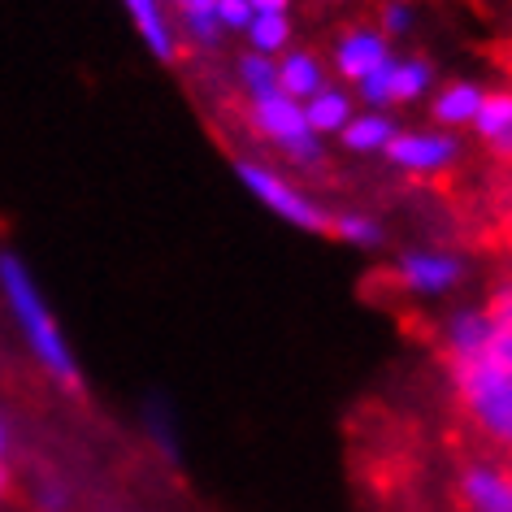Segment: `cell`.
I'll return each mask as SVG.
<instances>
[{
	"mask_svg": "<svg viewBox=\"0 0 512 512\" xmlns=\"http://www.w3.org/2000/svg\"><path fill=\"white\" fill-rule=\"evenodd\" d=\"M491 335V317L486 309H452L443 322V348H447V361L456 356H469L473 348H482V339Z\"/></svg>",
	"mask_w": 512,
	"mask_h": 512,
	"instance_id": "cell-16",
	"label": "cell"
},
{
	"mask_svg": "<svg viewBox=\"0 0 512 512\" xmlns=\"http://www.w3.org/2000/svg\"><path fill=\"white\" fill-rule=\"evenodd\" d=\"M330 235H339L343 243H356V248H378L382 243V226L365 213H335V226Z\"/></svg>",
	"mask_w": 512,
	"mask_h": 512,
	"instance_id": "cell-20",
	"label": "cell"
},
{
	"mask_svg": "<svg viewBox=\"0 0 512 512\" xmlns=\"http://www.w3.org/2000/svg\"><path fill=\"white\" fill-rule=\"evenodd\" d=\"M252 14H291V0H248Z\"/></svg>",
	"mask_w": 512,
	"mask_h": 512,
	"instance_id": "cell-24",
	"label": "cell"
},
{
	"mask_svg": "<svg viewBox=\"0 0 512 512\" xmlns=\"http://www.w3.org/2000/svg\"><path fill=\"white\" fill-rule=\"evenodd\" d=\"M430 92H434L430 61L426 57H395V53L356 83V96H361L369 109H382V113L391 105H417V100L430 96Z\"/></svg>",
	"mask_w": 512,
	"mask_h": 512,
	"instance_id": "cell-5",
	"label": "cell"
},
{
	"mask_svg": "<svg viewBox=\"0 0 512 512\" xmlns=\"http://www.w3.org/2000/svg\"><path fill=\"white\" fill-rule=\"evenodd\" d=\"M235 83L248 100H261V96H274L278 92V61L274 57H261V53H243L235 61Z\"/></svg>",
	"mask_w": 512,
	"mask_h": 512,
	"instance_id": "cell-19",
	"label": "cell"
},
{
	"mask_svg": "<svg viewBox=\"0 0 512 512\" xmlns=\"http://www.w3.org/2000/svg\"><path fill=\"white\" fill-rule=\"evenodd\" d=\"M178 27L187 31V40H196L204 48H213L222 40V27H217V0H174Z\"/></svg>",
	"mask_w": 512,
	"mask_h": 512,
	"instance_id": "cell-18",
	"label": "cell"
},
{
	"mask_svg": "<svg viewBox=\"0 0 512 512\" xmlns=\"http://www.w3.org/2000/svg\"><path fill=\"white\" fill-rule=\"evenodd\" d=\"M248 122H252V131L270 148L283 152L291 165H304V170H309V165H322V139L309 131V122H304V105L287 100L283 92L248 100Z\"/></svg>",
	"mask_w": 512,
	"mask_h": 512,
	"instance_id": "cell-4",
	"label": "cell"
},
{
	"mask_svg": "<svg viewBox=\"0 0 512 512\" xmlns=\"http://www.w3.org/2000/svg\"><path fill=\"white\" fill-rule=\"evenodd\" d=\"M382 157L400 174L430 178V174H447L460 161V144L452 131H395Z\"/></svg>",
	"mask_w": 512,
	"mask_h": 512,
	"instance_id": "cell-7",
	"label": "cell"
},
{
	"mask_svg": "<svg viewBox=\"0 0 512 512\" xmlns=\"http://www.w3.org/2000/svg\"><path fill=\"white\" fill-rule=\"evenodd\" d=\"M395 283H400V291H408V296L439 300L465 283V261L443 248H408L400 261H395Z\"/></svg>",
	"mask_w": 512,
	"mask_h": 512,
	"instance_id": "cell-6",
	"label": "cell"
},
{
	"mask_svg": "<svg viewBox=\"0 0 512 512\" xmlns=\"http://www.w3.org/2000/svg\"><path fill=\"white\" fill-rule=\"evenodd\" d=\"M235 174H239V183L252 191V200L261 204V209H270L274 217H283L287 226L309 230V235H330L335 213H330L322 200H313L304 187L291 183L283 170H274V165H265V161H252V157H239Z\"/></svg>",
	"mask_w": 512,
	"mask_h": 512,
	"instance_id": "cell-3",
	"label": "cell"
},
{
	"mask_svg": "<svg viewBox=\"0 0 512 512\" xmlns=\"http://www.w3.org/2000/svg\"><path fill=\"white\" fill-rule=\"evenodd\" d=\"M126 18L135 22L139 40L157 61H174L178 53V35L170 27V14H165V0H122Z\"/></svg>",
	"mask_w": 512,
	"mask_h": 512,
	"instance_id": "cell-10",
	"label": "cell"
},
{
	"mask_svg": "<svg viewBox=\"0 0 512 512\" xmlns=\"http://www.w3.org/2000/svg\"><path fill=\"white\" fill-rule=\"evenodd\" d=\"M391 57V40L374 27H356L348 35L335 40V70L343 74L348 83H361L369 70H378L382 61Z\"/></svg>",
	"mask_w": 512,
	"mask_h": 512,
	"instance_id": "cell-9",
	"label": "cell"
},
{
	"mask_svg": "<svg viewBox=\"0 0 512 512\" xmlns=\"http://www.w3.org/2000/svg\"><path fill=\"white\" fill-rule=\"evenodd\" d=\"M460 499L469 512H512V473L491 460H473L460 473Z\"/></svg>",
	"mask_w": 512,
	"mask_h": 512,
	"instance_id": "cell-8",
	"label": "cell"
},
{
	"mask_svg": "<svg viewBox=\"0 0 512 512\" xmlns=\"http://www.w3.org/2000/svg\"><path fill=\"white\" fill-rule=\"evenodd\" d=\"M248 22H252L248 0H217V27H222V35H243Z\"/></svg>",
	"mask_w": 512,
	"mask_h": 512,
	"instance_id": "cell-21",
	"label": "cell"
},
{
	"mask_svg": "<svg viewBox=\"0 0 512 512\" xmlns=\"http://www.w3.org/2000/svg\"><path fill=\"white\" fill-rule=\"evenodd\" d=\"M473 135L491 144L499 157H512V92H486L482 113L473 118Z\"/></svg>",
	"mask_w": 512,
	"mask_h": 512,
	"instance_id": "cell-15",
	"label": "cell"
},
{
	"mask_svg": "<svg viewBox=\"0 0 512 512\" xmlns=\"http://www.w3.org/2000/svg\"><path fill=\"white\" fill-rule=\"evenodd\" d=\"M5 452H9V430H5V417H0V465H5Z\"/></svg>",
	"mask_w": 512,
	"mask_h": 512,
	"instance_id": "cell-25",
	"label": "cell"
},
{
	"mask_svg": "<svg viewBox=\"0 0 512 512\" xmlns=\"http://www.w3.org/2000/svg\"><path fill=\"white\" fill-rule=\"evenodd\" d=\"M482 100H486L482 83L456 79V83H447V87L434 92L430 113H434V122H439L443 131H460V126H469V131H473V118L482 113Z\"/></svg>",
	"mask_w": 512,
	"mask_h": 512,
	"instance_id": "cell-11",
	"label": "cell"
},
{
	"mask_svg": "<svg viewBox=\"0 0 512 512\" xmlns=\"http://www.w3.org/2000/svg\"><path fill=\"white\" fill-rule=\"evenodd\" d=\"M408 27H413V5H408V0H387L382 18H378V31L387 35V40H395V35H404Z\"/></svg>",
	"mask_w": 512,
	"mask_h": 512,
	"instance_id": "cell-22",
	"label": "cell"
},
{
	"mask_svg": "<svg viewBox=\"0 0 512 512\" xmlns=\"http://www.w3.org/2000/svg\"><path fill=\"white\" fill-rule=\"evenodd\" d=\"M352 113H356L352 92H343V87H335V83H326L317 96L304 100V122H309V131H313L317 139L339 135L343 126L352 122Z\"/></svg>",
	"mask_w": 512,
	"mask_h": 512,
	"instance_id": "cell-13",
	"label": "cell"
},
{
	"mask_svg": "<svg viewBox=\"0 0 512 512\" xmlns=\"http://www.w3.org/2000/svg\"><path fill=\"white\" fill-rule=\"evenodd\" d=\"M0 300H5L9 317H14L22 343L35 356V365L44 369L61 387H74L79 382V361H74L70 339L61 335L53 309H48L40 283H35L31 265L22 261L18 252H0Z\"/></svg>",
	"mask_w": 512,
	"mask_h": 512,
	"instance_id": "cell-2",
	"label": "cell"
},
{
	"mask_svg": "<svg viewBox=\"0 0 512 512\" xmlns=\"http://www.w3.org/2000/svg\"><path fill=\"white\" fill-rule=\"evenodd\" d=\"M40 508L44 512H66L70 508V491H61V486H40Z\"/></svg>",
	"mask_w": 512,
	"mask_h": 512,
	"instance_id": "cell-23",
	"label": "cell"
},
{
	"mask_svg": "<svg viewBox=\"0 0 512 512\" xmlns=\"http://www.w3.org/2000/svg\"><path fill=\"white\" fill-rule=\"evenodd\" d=\"M400 131L382 109H365V113H352V122L339 131L343 148L356 152V157H378V152H387L391 135Z\"/></svg>",
	"mask_w": 512,
	"mask_h": 512,
	"instance_id": "cell-14",
	"label": "cell"
},
{
	"mask_svg": "<svg viewBox=\"0 0 512 512\" xmlns=\"http://www.w3.org/2000/svg\"><path fill=\"white\" fill-rule=\"evenodd\" d=\"M243 40H248V53L278 61L291 48V14H252Z\"/></svg>",
	"mask_w": 512,
	"mask_h": 512,
	"instance_id": "cell-17",
	"label": "cell"
},
{
	"mask_svg": "<svg viewBox=\"0 0 512 512\" xmlns=\"http://www.w3.org/2000/svg\"><path fill=\"white\" fill-rule=\"evenodd\" d=\"M322 87H326V66L317 53H309V48H287V53L278 57V92L287 100L304 105V100L317 96Z\"/></svg>",
	"mask_w": 512,
	"mask_h": 512,
	"instance_id": "cell-12",
	"label": "cell"
},
{
	"mask_svg": "<svg viewBox=\"0 0 512 512\" xmlns=\"http://www.w3.org/2000/svg\"><path fill=\"white\" fill-rule=\"evenodd\" d=\"M486 317H491V335L469 356H456L452 378L473 426L512 452V283L491 296Z\"/></svg>",
	"mask_w": 512,
	"mask_h": 512,
	"instance_id": "cell-1",
	"label": "cell"
}]
</instances>
